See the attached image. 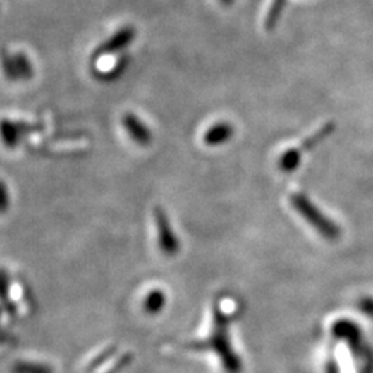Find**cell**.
<instances>
[{
    "label": "cell",
    "instance_id": "obj_4",
    "mask_svg": "<svg viewBox=\"0 0 373 373\" xmlns=\"http://www.w3.org/2000/svg\"><path fill=\"white\" fill-rule=\"evenodd\" d=\"M135 39H136V28L128 25V27L118 30L115 34L108 37L94 50L93 60H97L102 56H109V54H115L118 51L125 50Z\"/></svg>",
    "mask_w": 373,
    "mask_h": 373
},
{
    "label": "cell",
    "instance_id": "obj_1",
    "mask_svg": "<svg viewBox=\"0 0 373 373\" xmlns=\"http://www.w3.org/2000/svg\"><path fill=\"white\" fill-rule=\"evenodd\" d=\"M228 322V317L216 305L213 310V328L209 338L201 343H191L187 347L192 350H213L220 357L226 372L240 373V361L230 344Z\"/></svg>",
    "mask_w": 373,
    "mask_h": 373
},
{
    "label": "cell",
    "instance_id": "obj_8",
    "mask_svg": "<svg viewBox=\"0 0 373 373\" xmlns=\"http://www.w3.org/2000/svg\"><path fill=\"white\" fill-rule=\"evenodd\" d=\"M234 126L228 122H219L207 129L204 133V141L209 147H217L226 144L231 137L234 136Z\"/></svg>",
    "mask_w": 373,
    "mask_h": 373
},
{
    "label": "cell",
    "instance_id": "obj_10",
    "mask_svg": "<svg viewBox=\"0 0 373 373\" xmlns=\"http://www.w3.org/2000/svg\"><path fill=\"white\" fill-rule=\"evenodd\" d=\"M285 4H286V0H272L270 10H269L266 20H264V28L267 31H272L276 27L278 21L283 13Z\"/></svg>",
    "mask_w": 373,
    "mask_h": 373
},
{
    "label": "cell",
    "instance_id": "obj_5",
    "mask_svg": "<svg viewBox=\"0 0 373 373\" xmlns=\"http://www.w3.org/2000/svg\"><path fill=\"white\" fill-rule=\"evenodd\" d=\"M3 67L7 76L13 80H25L32 78L34 68L28 57L23 53H17L13 56L4 54L3 57Z\"/></svg>",
    "mask_w": 373,
    "mask_h": 373
},
{
    "label": "cell",
    "instance_id": "obj_11",
    "mask_svg": "<svg viewBox=\"0 0 373 373\" xmlns=\"http://www.w3.org/2000/svg\"><path fill=\"white\" fill-rule=\"evenodd\" d=\"M332 132H334V125H332V123H326V125L322 126L318 132H315L312 136L308 137V138L305 140V142H303V145H302V148H300V151L303 152V151L312 149L315 145H318L324 138H326V137L329 136Z\"/></svg>",
    "mask_w": 373,
    "mask_h": 373
},
{
    "label": "cell",
    "instance_id": "obj_7",
    "mask_svg": "<svg viewBox=\"0 0 373 373\" xmlns=\"http://www.w3.org/2000/svg\"><path fill=\"white\" fill-rule=\"evenodd\" d=\"M42 129L40 125H28V123H14L8 121H3L1 123V135L3 141L7 147H16L20 142V138L27 133H32Z\"/></svg>",
    "mask_w": 373,
    "mask_h": 373
},
{
    "label": "cell",
    "instance_id": "obj_15",
    "mask_svg": "<svg viewBox=\"0 0 373 373\" xmlns=\"http://www.w3.org/2000/svg\"><path fill=\"white\" fill-rule=\"evenodd\" d=\"M8 206V197H7V188L6 184L1 183V210L4 212Z\"/></svg>",
    "mask_w": 373,
    "mask_h": 373
},
{
    "label": "cell",
    "instance_id": "obj_16",
    "mask_svg": "<svg viewBox=\"0 0 373 373\" xmlns=\"http://www.w3.org/2000/svg\"><path fill=\"white\" fill-rule=\"evenodd\" d=\"M223 4H226V6H231L236 0H220Z\"/></svg>",
    "mask_w": 373,
    "mask_h": 373
},
{
    "label": "cell",
    "instance_id": "obj_12",
    "mask_svg": "<svg viewBox=\"0 0 373 373\" xmlns=\"http://www.w3.org/2000/svg\"><path fill=\"white\" fill-rule=\"evenodd\" d=\"M164 305H165L164 293L161 291H152L144 302V308L149 314H157L164 308Z\"/></svg>",
    "mask_w": 373,
    "mask_h": 373
},
{
    "label": "cell",
    "instance_id": "obj_9",
    "mask_svg": "<svg viewBox=\"0 0 373 373\" xmlns=\"http://www.w3.org/2000/svg\"><path fill=\"white\" fill-rule=\"evenodd\" d=\"M302 151L299 148L289 149L282 154L279 158V168L285 173H292L299 168L300 161H302Z\"/></svg>",
    "mask_w": 373,
    "mask_h": 373
},
{
    "label": "cell",
    "instance_id": "obj_2",
    "mask_svg": "<svg viewBox=\"0 0 373 373\" xmlns=\"http://www.w3.org/2000/svg\"><path fill=\"white\" fill-rule=\"evenodd\" d=\"M291 204L295 207L296 212H299L318 233L328 238L336 237L339 234L338 227L331 223L322 212L318 210V207L312 204L305 194L302 192H295L291 195Z\"/></svg>",
    "mask_w": 373,
    "mask_h": 373
},
{
    "label": "cell",
    "instance_id": "obj_13",
    "mask_svg": "<svg viewBox=\"0 0 373 373\" xmlns=\"http://www.w3.org/2000/svg\"><path fill=\"white\" fill-rule=\"evenodd\" d=\"M13 373H53L51 369L46 365L40 364H27V362H18L13 367Z\"/></svg>",
    "mask_w": 373,
    "mask_h": 373
},
{
    "label": "cell",
    "instance_id": "obj_6",
    "mask_svg": "<svg viewBox=\"0 0 373 373\" xmlns=\"http://www.w3.org/2000/svg\"><path fill=\"white\" fill-rule=\"evenodd\" d=\"M128 135L136 141L138 145H149L152 142V133L149 128L135 114H126L122 119Z\"/></svg>",
    "mask_w": 373,
    "mask_h": 373
},
{
    "label": "cell",
    "instance_id": "obj_3",
    "mask_svg": "<svg viewBox=\"0 0 373 373\" xmlns=\"http://www.w3.org/2000/svg\"><path fill=\"white\" fill-rule=\"evenodd\" d=\"M154 219H155V224L158 228L159 247L162 253L166 256L177 255L180 249V242H178V238L174 236L171 230L168 213L164 210V207L157 206L154 209Z\"/></svg>",
    "mask_w": 373,
    "mask_h": 373
},
{
    "label": "cell",
    "instance_id": "obj_14",
    "mask_svg": "<svg viewBox=\"0 0 373 373\" xmlns=\"http://www.w3.org/2000/svg\"><path fill=\"white\" fill-rule=\"evenodd\" d=\"M126 63H128L126 59H125V60H121L114 68L111 69V71H108L106 73H100L102 76H99V78H102L104 80H114L115 78H118L119 75H122L123 69L126 68V66H128Z\"/></svg>",
    "mask_w": 373,
    "mask_h": 373
}]
</instances>
